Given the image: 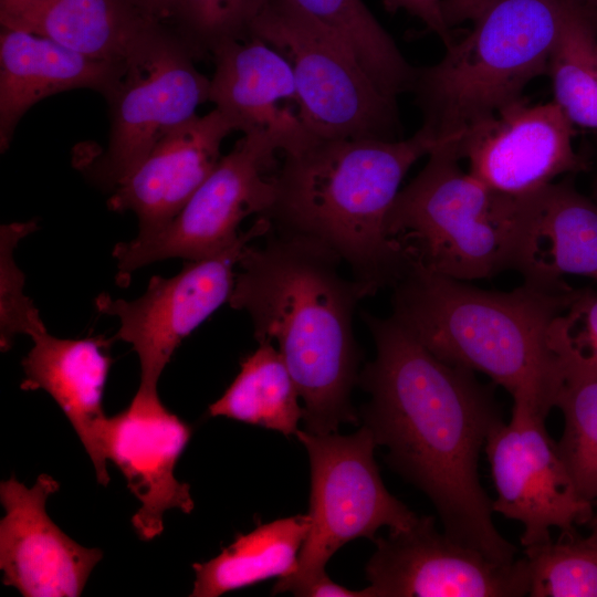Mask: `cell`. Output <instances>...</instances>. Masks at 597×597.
Listing matches in <instances>:
<instances>
[{
    "instance_id": "23",
    "label": "cell",
    "mask_w": 597,
    "mask_h": 597,
    "mask_svg": "<svg viewBox=\"0 0 597 597\" xmlns=\"http://www.w3.org/2000/svg\"><path fill=\"white\" fill-rule=\"evenodd\" d=\"M311 527L308 514L260 524L206 563H195L191 597H218L262 580L293 574Z\"/></svg>"
},
{
    "instance_id": "17",
    "label": "cell",
    "mask_w": 597,
    "mask_h": 597,
    "mask_svg": "<svg viewBox=\"0 0 597 597\" xmlns=\"http://www.w3.org/2000/svg\"><path fill=\"white\" fill-rule=\"evenodd\" d=\"M233 132L234 123L216 107L179 125L115 187L108 208L134 212L137 235L165 228L216 168L221 144Z\"/></svg>"
},
{
    "instance_id": "26",
    "label": "cell",
    "mask_w": 597,
    "mask_h": 597,
    "mask_svg": "<svg viewBox=\"0 0 597 597\" xmlns=\"http://www.w3.org/2000/svg\"><path fill=\"white\" fill-rule=\"evenodd\" d=\"M547 73L554 102L570 122L597 129V29L567 4Z\"/></svg>"
},
{
    "instance_id": "6",
    "label": "cell",
    "mask_w": 597,
    "mask_h": 597,
    "mask_svg": "<svg viewBox=\"0 0 597 597\" xmlns=\"http://www.w3.org/2000/svg\"><path fill=\"white\" fill-rule=\"evenodd\" d=\"M451 142L437 146L400 191L387 233L410 266L472 281L515 270L521 232L520 197L499 193L460 165Z\"/></svg>"
},
{
    "instance_id": "32",
    "label": "cell",
    "mask_w": 597,
    "mask_h": 597,
    "mask_svg": "<svg viewBox=\"0 0 597 597\" xmlns=\"http://www.w3.org/2000/svg\"><path fill=\"white\" fill-rule=\"evenodd\" d=\"M384 7L389 12L406 11L418 18L428 30L437 34L444 46H449L453 40L448 25L442 0H383Z\"/></svg>"
},
{
    "instance_id": "20",
    "label": "cell",
    "mask_w": 597,
    "mask_h": 597,
    "mask_svg": "<svg viewBox=\"0 0 597 597\" xmlns=\"http://www.w3.org/2000/svg\"><path fill=\"white\" fill-rule=\"evenodd\" d=\"M520 199L515 271L524 282L553 287L565 283L564 275L597 281V202L565 182Z\"/></svg>"
},
{
    "instance_id": "9",
    "label": "cell",
    "mask_w": 597,
    "mask_h": 597,
    "mask_svg": "<svg viewBox=\"0 0 597 597\" xmlns=\"http://www.w3.org/2000/svg\"><path fill=\"white\" fill-rule=\"evenodd\" d=\"M201 54L181 33L161 24L132 55L112 95L106 150L88 167L95 182L115 189L179 125L209 102Z\"/></svg>"
},
{
    "instance_id": "5",
    "label": "cell",
    "mask_w": 597,
    "mask_h": 597,
    "mask_svg": "<svg viewBox=\"0 0 597 597\" xmlns=\"http://www.w3.org/2000/svg\"><path fill=\"white\" fill-rule=\"evenodd\" d=\"M563 0H489L470 33L443 57L416 67L410 91L422 113L421 129L439 145L458 140L547 73L562 27Z\"/></svg>"
},
{
    "instance_id": "18",
    "label": "cell",
    "mask_w": 597,
    "mask_h": 597,
    "mask_svg": "<svg viewBox=\"0 0 597 597\" xmlns=\"http://www.w3.org/2000/svg\"><path fill=\"white\" fill-rule=\"evenodd\" d=\"M214 72L209 102L224 113L238 132H272L285 147L305 129L292 67L286 57L258 36L227 39L210 51Z\"/></svg>"
},
{
    "instance_id": "8",
    "label": "cell",
    "mask_w": 597,
    "mask_h": 597,
    "mask_svg": "<svg viewBox=\"0 0 597 597\" xmlns=\"http://www.w3.org/2000/svg\"><path fill=\"white\" fill-rule=\"evenodd\" d=\"M295 436L310 458L311 527L295 572L279 578L272 594L295 595L326 573L328 559L347 542L374 541L381 526L402 530L418 517L384 485L374 459L377 443L367 426L347 436L306 430Z\"/></svg>"
},
{
    "instance_id": "22",
    "label": "cell",
    "mask_w": 597,
    "mask_h": 597,
    "mask_svg": "<svg viewBox=\"0 0 597 597\" xmlns=\"http://www.w3.org/2000/svg\"><path fill=\"white\" fill-rule=\"evenodd\" d=\"M31 338L33 346L22 360V390L42 389L55 400L88 453L98 483L106 486L109 475L98 432L106 418L103 394L113 362L108 341L59 338L48 329Z\"/></svg>"
},
{
    "instance_id": "1",
    "label": "cell",
    "mask_w": 597,
    "mask_h": 597,
    "mask_svg": "<svg viewBox=\"0 0 597 597\" xmlns=\"http://www.w3.org/2000/svg\"><path fill=\"white\" fill-rule=\"evenodd\" d=\"M376 345L358 384L370 394L364 425L388 449L386 461L434 505L443 532L499 563L517 547L494 525L479 455L501 421L491 385L434 356L392 316L363 315Z\"/></svg>"
},
{
    "instance_id": "35",
    "label": "cell",
    "mask_w": 597,
    "mask_h": 597,
    "mask_svg": "<svg viewBox=\"0 0 597 597\" xmlns=\"http://www.w3.org/2000/svg\"><path fill=\"white\" fill-rule=\"evenodd\" d=\"M161 21L175 15L179 0H135Z\"/></svg>"
},
{
    "instance_id": "34",
    "label": "cell",
    "mask_w": 597,
    "mask_h": 597,
    "mask_svg": "<svg viewBox=\"0 0 597 597\" xmlns=\"http://www.w3.org/2000/svg\"><path fill=\"white\" fill-rule=\"evenodd\" d=\"M489 0H442L444 19L451 28L465 20H473Z\"/></svg>"
},
{
    "instance_id": "37",
    "label": "cell",
    "mask_w": 597,
    "mask_h": 597,
    "mask_svg": "<svg viewBox=\"0 0 597 597\" xmlns=\"http://www.w3.org/2000/svg\"><path fill=\"white\" fill-rule=\"evenodd\" d=\"M596 195H597V179H596Z\"/></svg>"
},
{
    "instance_id": "27",
    "label": "cell",
    "mask_w": 597,
    "mask_h": 597,
    "mask_svg": "<svg viewBox=\"0 0 597 597\" xmlns=\"http://www.w3.org/2000/svg\"><path fill=\"white\" fill-rule=\"evenodd\" d=\"M590 533L524 547L531 597H597V513Z\"/></svg>"
},
{
    "instance_id": "25",
    "label": "cell",
    "mask_w": 597,
    "mask_h": 597,
    "mask_svg": "<svg viewBox=\"0 0 597 597\" xmlns=\"http://www.w3.org/2000/svg\"><path fill=\"white\" fill-rule=\"evenodd\" d=\"M336 36L386 95L410 91L416 67L363 0H284Z\"/></svg>"
},
{
    "instance_id": "13",
    "label": "cell",
    "mask_w": 597,
    "mask_h": 597,
    "mask_svg": "<svg viewBox=\"0 0 597 597\" xmlns=\"http://www.w3.org/2000/svg\"><path fill=\"white\" fill-rule=\"evenodd\" d=\"M366 566L370 597H522L530 594L527 559L495 562L418 516L374 540Z\"/></svg>"
},
{
    "instance_id": "33",
    "label": "cell",
    "mask_w": 597,
    "mask_h": 597,
    "mask_svg": "<svg viewBox=\"0 0 597 597\" xmlns=\"http://www.w3.org/2000/svg\"><path fill=\"white\" fill-rule=\"evenodd\" d=\"M294 596L306 597H370L368 588L362 590L348 589L333 582L325 573L302 587Z\"/></svg>"
},
{
    "instance_id": "11",
    "label": "cell",
    "mask_w": 597,
    "mask_h": 597,
    "mask_svg": "<svg viewBox=\"0 0 597 597\" xmlns=\"http://www.w3.org/2000/svg\"><path fill=\"white\" fill-rule=\"evenodd\" d=\"M272 224L260 216L253 226L227 249L212 255L185 260L170 277L153 276L139 297L126 301L101 294L100 313L116 317V338L133 346L140 364V385L157 389V383L181 341L229 301L234 268L244 249L265 235Z\"/></svg>"
},
{
    "instance_id": "14",
    "label": "cell",
    "mask_w": 597,
    "mask_h": 597,
    "mask_svg": "<svg viewBox=\"0 0 597 597\" xmlns=\"http://www.w3.org/2000/svg\"><path fill=\"white\" fill-rule=\"evenodd\" d=\"M574 124L554 101L530 105L521 98L452 143L472 176L499 193L519 197L586 169L574 150Z\"/></svg>"
},
{
    "instance_id": "16",
    "label": "cell",
    "mask_w": 597,
    "mask_h": 597,
    "mask_svg": "<svg viewBox=\"0 0 597 597\" xmlns=\"http://www.w3.org/2000/svg\"><path fill=\"white\" fill-rule=\"evenodd\" d=\"M60 488L49 474L28 488L14 476L0 484L2 583L24 597H77L102 559L100 548L80 545L49 516L45 503Z\"/></svg>"
},
{
    "instance_id": "28",
    "label": "cell",
    "mask_w": 597,
    "mask_h": 597,
    "mask_svg": "<svg viewBox=\"0 0 597 597\" xmlns=\"http://www.w3.org/2000/svg\"><path fill=\"white\" fill-rule=\"evenodd\" d=\"M564 429L558 453L578 494L597 503V371L569 376L557 400Z\"/></svg>"
},
{
    "instance_id": "2",
    "label": "cell",
    "mask_w": 597,
    "mask_h": 597,
    "mask_svg": "<svg viewBox=\"0 0 597 597\" xmlns=\"http://www.w3.org/2000/svg\"><path fill=\"white\" fill-rule=\"evenodd\" d=\"M265 237L244 249L228 302L248 313L258 342L277 344L304 402L306 431L332 433L344 422L357 423L353 314L374 292L345 276L342 260L321 243L279 230Z\"/></svg>"
},
{
    "instance_id": "19",
    "label": "cell",
    "mask_w": 597,
    "mask_h": 597,
    "mask_svg": "<svg viewBox=\"0 0 597 597\" xmlns=\"http://www.w3.org/2000/svg\"><path fill=\"white\" fill-rule=\"evenodd\" d=\"M0 23L125 65L164 21L135 0H0Z\"/></svg>"
},
{
    "instance_id": "21",
    "label": "cell",
    "mask_w": 597,
    "mask_h": 597,
    "mask_svg": "<svg viewBox=\"0 0 597 597\" xmlns=\"http://www.w3.org/2000/svg\"><path fill=\"white\" fill-rule=\"evenodd\" d=\"M126 64L84 56L29 32H0V149L6 151L30 107L56 93L91 88L108 98Z\"/></svg>"
},
{
    "instance_id": "24",
    "label": "cell",
    "mask_w": 597,
    "mask_h": 597,
    "mask_svg": "<svg viewBox=\"0 0 597 597\" xmlns=\"http://www.w3.org/2000/svg\"><path fill=\"white\" fill-rule=\"evenodd\" d=\"M298 391L275 346L269 341L241 360V369L224 394L211 404V417H226L289 437L295 434L303 407Z\"/></svg>"
},
{
    "instance_id": "4",
    "label": "cell",
    "mask_w": 597,
    "mask_h": 597,
    "mask_svg": "<svg viewBox=\"0 0 597 597\" xmlns=\"http://www.w3.org/2000/svg\"><path fill=\"white\" fill-rule=\"evenodd\" d=\"M392 287L391 316L439 359L486 375L545 418L556 407L565 376L549 327L580 290L486 291L416 266Z\"/></svg>"
},
{
    "instance_id": "36",
    "label": "cell",
    "mask_w": 597,
    "mask_h": 597,
    "mask_svg": "<svg viewBox=\"0 0 597 597\" xmlns=\"http://www.w3.org/2000/svg\"><path fill=\"white\" fill-rule=\"evenodd\" d=\"M597 29V0H563Z\"/></svg>"
},
{
    "instance_id": "31",
    "label": "cell",
    "mask_w": 597,
    "mask_h": 597,
    "mask_svg": "<svg viewBox=\"0 0 597 597\" xmlns=\"http://www.w3.org/2000/svg\"><path fill=\"white\" fill-rule=\"evenodd\" d=\"M548 336L565 379L597 371V294L580 290L567 310L553 321Z\"/></svg>"
},
{
    "instance_id": "12",
    "label": "cell",
    "mask_w": 597,
    "mask_h": 597,
    "mask_svg": "<svg viewBox=\"0 0 597 597\" xmlns=\"http://www.w3.org/2000/svg\"><path fill=\"white\" fill-rule=\"evenodd\" d=\"M545 420L528 404L513 401L510 421L499 422L484 444L498 494L493 512L523 524V547L551 541L552 527L574 534L595 515L594 503L578 494Z\"/></svg>"
},
{
    "instance_id": "10",
    "label": "cell",
    "mask_w": 597,
    "mask_h": 597,
    "mask_svg": "<svg viewBox=\"0 0 597 597\" xmlns=\"http://www.w3.org/2000/svg\"><path fill=\"white\" fill-rule=\"evenodd\" d=\"M284 145L272 132L243 134L170 223L115 245L117 283L127 285L136 270L153 262L197 260L232 245L241 235L238 228L243 219L270 210L274 174L269 171Z\"/></svg>"
},
{
    "instance_id": "7",
    "label": "cell",
    "mask_w": 597,
    "mask_h": 597,
    "mask_svg": "<svg viewBox=\"0 0 597 597\" xmlns=\"http://www.w3.org/2000/svg\"><path fill=\"white\" fill-rule=\"evenodd\" d=\"M250 35L289 61L301 121L321 138L395 140L400 132L396 98L383 93L347 48L284 0H268Z\"/></svg>"
},
{
    "instance_id": "3",
    "label": "cell",
    "mask_w": 597,
    "mask_h": 597,
    "mask_svg": "<svg viewBox=\"0 0 597 597\" xmlns=\"http://www.w3.org/2000/svg\"><path fill=\"white\" fill-rule=\"evenodd\" d=\"M438 145L421 128L395 140L306 134L282 151L264 217L329 249L374 293L394 286L410 264L387 233L388 213L408 170Z\"/></svg>"
},
{
    "instance_id": "15",
    "label": "cell",
    "mask_w": 597,
    "mask_h": 597,
    "mask_svg": "<svg viewBox=\"0 0 597 597\" xmlns=\"http://www.w3.org/2000/svg\"><path fill=\"white\" fill-rule=\"evenodd\" d=\"M191 433V427L161 404L157 389L143 387L123 411L102 423V452L140 503L132 525L143 541L161 534L166 511L189 514L195 507L190 485L174 473Z\"/></svg>"
},
{
    "instance_id": "30",
    "label": "cell",
    "mask_w": 597,
    "mask_h": 597,
    "mask_svg": "<svg viewBox=\"0 0 597 597\" xmlns=\"http://www.w3.org/2000/svg\"><path fill=\"white\" fill-rule=\"evenodd\" d=\"M268 0H179L174 18L201 56L227 39L250 36Z\"/></svg>"
},
{
    "instance_id": "29",
    "label": "cell",
    "mask_w": 597,
    "mask_h": 597,
    "mask_svg": "<svg viewBox=\"0 0 597 597\" xmlns=\"http://www.w3.org/2000/svg\"><path fill=\"white\" fill-rule=\"evenodd\" d=\"M38 229L35 220L12 222L0 229V346L8 352L20 335L30 337L46 327L33 302L24 294V275L14 251L24 237Z\"/></svg>"
}]
</instances>
